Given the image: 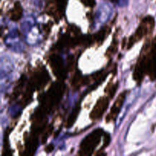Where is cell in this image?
<instances>
[{
	"label": "cell",
	"mask_w": 156,
	"mask_h": 156,
	"mask_svg": "<svg viewBox=\"0 0 156 156\" xmlns=\"http://www.w3.org/2000/svg\"><path fill=\"white\" fill-rule=\"evenodd\" d=\"M108 106V99L105 98H101L100 100L98 101L97 105L94 107V110L91 113V117L93 120L100 118L104 114L105 111L107 110Z\"/></svg>",
	"instance_id": "obj_2"
},
{
	"label": "cell",
	"mask_w": 156,
	"mask_h": 156,
	"mask_svg": "<svg viewBox=\"0 0 156 156\" xmlns=\"http://www.w3.org/2000/svg\"><path fill=\"white\" fill-rule=\"evenodd\" d=\"M110 141H111V139H110V136L108 134H106L105 135V146L104 147H107L109 144Z\"/></svg>",
	"instance_id": "obj_6"
},
{
	"label": "cell",
	"mask_w": 156,
	"mask_h": 156,
	"mask_svg": "<svg viewBox=\"0 0 156 156\" xmlns=\"http://www.w3.org/2000/svg\"><path fill=\"white\" fill-rule=\"evenodd\" d=\"M133 37H130V39H129V44H128V47H129V48H130L131 47H132V45L133 44Z\"/></svg>",
	"instance_id": "obj_9"
},
{
	"label": "cell",
	"mask_w": 156,
	"mask_h": 156,
	"mask_svg": "<svg viewBox=\"0 0 156 156\" xmlns=\"http://www.w3.org/2000/svg\"><path fill=\"white\" fill-rule=\"evenodd\" d=\"M126 91H124V92L121 93V94L118 96V98H117V101L115 102V104L114 105L113 108H111V114L107 117L106 118L107 122L111 121L112 119H114L117 117V114H118L119 111H120V107L122 106V105H123V101H124L125 99V96H126L125 94H126Z\"/></svg>",
	"instance_id": "obj_3"
},
{
	"label": "cell",
	"mask_w": 156,
	"mask_h": 156,
	"mask_svg": "<svg viewBox=\"0 0 156 156\" xmlns=\"http://www.w3.org/2000/svg\"><path fill=\"white\" fill-rule=\"evenodd\" d=\"M102 132H98V130L94 131L92 134H90L88 136H87L82 142L81 145L82 151H84V153L85 155H90L92 152V149L95 147L97 145H98L99 140L98 141V138H100Z\"/></svg>",
	"instance_id": "obj_1"
},
{
	"label": "cell",
	"mask_w": 156,
	"mask_h": 156,
	"mask_svg": "<svg viewBox=\"0 0 156 156\" xmlns=\"http://www.w3.org/2000/svg\"><path fill=\"white\" fill-rule=\"evenodd\" d=\"M53 145H50V146H48L47 148H46L45 151L47 152H50L53 151Z\"/></svg>",
	"instance_id": "obj_7"
},
{
	"label": "cell",
	"mask_w": 156,
	"mask_h": 156,
	"mask_svg": "<svg viewBox=\"0 0 156 156\" xmlns=\"http://www.w3.org/2000/svg\"><path fill=\"white\" fill-rule=\"evenodd\" d=\"M79 110H80V106L79 107V105H78V106L76 107V109H75V111L72 113V114H71V116L69 117V118L68 127H70V126H71V125L75 122V120H76V117H77V116H78V113H79Z\"/></svg>",
	"instance_id": "obj_5"
},
{
	"label": "cell",
	"mask_w": 156,
	"mask_h": 156,
	"mask_svg": "<svg viewBox=\"0 0 156 156\" xmlns=\"http://www.w3.org/2000/svg\"><path fill=\"white\" fill-rule=\"evenodd\" d=\"M117 86H114V87H113L112 90H111V98H113V96H114V93H115V91H117Z\"/></svg>",
	"instance_id": "obj_8"
},
{
	"label": "cell",
	"mask_w": 156,
	"mask_h": 156,
	"mask_svg": "<svg viewBox=\"0 0 156 156\" xmlns=\"http://www.w3.org/2000/svg\"><path fill=\"white\" fill-rule=\"evenodd\" d=\"M22 16V10H21V8L20 7L19 3L18 5H16L13 10V13L12 14V20L16 21H18L20 18Z\"/></svg>",
	"instance_id": "obj_4"
}]
</instances>
